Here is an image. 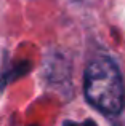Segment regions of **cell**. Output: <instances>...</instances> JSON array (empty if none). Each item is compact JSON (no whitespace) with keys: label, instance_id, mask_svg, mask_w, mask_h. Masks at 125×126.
<instances>
[{"label":"cell","instance_id":"cell-1","mask_svg":"<svg viewBox=\"0 0 125 126\" xmlns=\"http://www.w3.org/2000/svg\"><path fill=\"white\" fill-rule=\"evenodd\" d=\"M83 93L93 107L106 115H117L125 105V89L119 67L111 58L98 56L83 75Z\"/></svg>","mask_w":125,"mask_h":126},{"label":"cell","instance_id":"cell-2","mask_svg":"<svg viewBox=\"0 0 125 126\" xmlns=\"http://www.w3.org/2000/svg\"><path fill=\"white\" fill-rule=\"evenodd\" d=\"M62 126H96V123H95L93 120H83V121H80V123H77V121H64L62 123Z\"/></svg>","mask_w":125,"mask_h":126},{"label":"cell","instance_id":"cell-3","mask_svg":"<svg viewBox=\"0 0 125 126\" xmlns=\"http://www.w3.org/2000/svg\"><path fill=\"white\" fill-rule=\"evenodd\" d=\"M5 86H6V81H5V78H3V75L0 74V96H2V93H3V89H5Z\"/></svg>","mask_w":125,"mask_h":126}]
</instances>
